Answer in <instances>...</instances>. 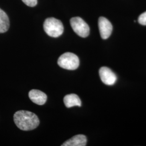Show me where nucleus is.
I'll return each mask as SVG.
<instances>
[{
	"label": "nucleus",
	"mask_w": 146,
	"mask_h": 146,
	"mask_svg": "<svg viewBox=\"0 0 146 146\" xmlns=\"http://www.w3.org/2000/svg\"><path fill=\"white\" fill-rule=\"evenodd\" d=\"M29 97L31 101L38 105H43L47 99V95L37 89H32L29 93Z\"/></svg>",
	"instance_id": "obj_7"
},
{
	"label": "nucleus",
	"mask_w": 146,
	"mask_h": 146,
	"mask_svg": "<svg viewBox=\"0 0 146 146\" xmlns=\"http://www.w3.org/2000/svg\"><path fill=\"white\" fill-rule=\"evenodd\" d=\"M138 22L143 26H146V11L141 14L138 18Z\"/></svg>",
	"instance_id": "obj_11"
},
{
	"label": "nucleus",
	"mask_w": 146,
	"mask_h": 146,
	"mask_svg": "<svg viewBox=\"0 0 146 146\" xmlns=\"http://www.w3.org/2000/svg\"><path fill=\"white\" fill-rule=\"evenodd\" d=\"M63 102L67 108H71L74 106L81 107V101L76 94H68L64 96Z\"/></svg>",
	"instance_id": "obj_9"
},
{
	"label": "nucleus",
	"mask_w": 146,
	"mask_h": 146,
	"mask_svg": "<svg viewBox=\"0 0 146 146\" xmlns=\"http://www.w3.org/2000/svg\"><path fill=\"white\" fill-rule=\"evenodd\" d=\"M100 77L102 82L105 84L111 86L115 84L117 77L115 73L110 69L106 67H102L100 69Z\"/></svg>",
	"instance_id": "obj_5"
},
{
	"label": "nucleus",
	"mask_w": 146,
	"mask_h": 146,
	"mask_svg": "<svg viewBox=\"0 0 146 146\" xmlns=\"http://www.w3.org/2000/svg\"><path fill=\"white\" fill-rule=\"evenodd\" d=\"M87 137L86 136L79 134L74 136L69 140L64 142L62 146H85L87 144Z\"/></svg>",
	"instance_id": "obj_8"
},
{
	"label": "nucleus",
	"mask_w": 146,
	"mask_h": 146,
	"mask_svg": "<svg viewBox=\"0 0 146 146\" xmlns=\"http://www.w3.org/2000/svg\"><path fill=\"white\" fill-rule=\"evenodd\" d=\"M98 25L101 38L104 40L107 39L110 36L113 31L111 23L104 17H100L99 19Z\"/></svg>",
	"instance_id": "obj_6"
},
{
	"label": "nucleus",
	"mask_w": 146,
	"mask_h": 146,
	"mask_svg": "<svg viewBox=\"0 0 146 146\" xmlns=\"http://www.w3.org/2000/svg\"><path fill=\"white\" fill-rule=\"evenodd\" d=\"M23 2L29 7H34L37 3V0H22Z\"/></svg>",
	"instance_id": "obj_12"
},
{
	"label": "nucleus",
	"mask_w": 146,
	"mask_h": 146,
	"mask_svg": "<svg viewBox=\"0 0 146 146\" xmlns=\"http://www.w3.org/2000/svg\"><path fill=\"white\" fill-rule=\"evenodd\" d=\"M10 26L9 19L7 14L0 8V33L8 31Z\"/></svg>",
	"instance_id": "obj_10"
},
{
	"label": "nucleus",
	"mask_w": 146,
	"mask_h": 146,
	"mask_svg": "<svg viewBox=\"0 0 146 146\" xmlns=\"http://www.w3.org/2000/svg\"><path fill=\"white\" fill-rule=\"evenodd\" d=\"M14 121L16 126L21 130H33L38 126L40 120L36 114L27 110H19L14 115Z\"/></svg>",
	"instance_id": "obj_1"
},
{
	"label": "nucleus",
	"mask_w": 146,
	"mask_h": 146,
	"mask_svg": "<svg viewBox=\"0 0 146 146\" xmlns=\"http://www.w3.org/2000/svg\"><path fill=\"white\" fill-rule=\"evenodd\" d=\"M58 66L61 68L73 70L78 68L80 61L78 56L72 52H65L58 58Z\"/></svg>",
	"instance_id": "obj_3"
},
{
	"label": "nucleus",
	"mask_w": 146,
	"mask_h": 146,
	"mask_svg": "<svg viewBox=\"0 0 146 146\" xmlns=\"http://www.w3.org/2000/svg\"><path fill=\"white\" fill-rule=\"evenodd\" d=\"M70 25L74 32L79 36L86 37L90 32L88 24L80 17H74L70 20Z\"/></svg>",
	"instance_id": "obj_4"
},
{
	"label": "nucleus",
	"mask_w": 146,
	"mask_h": 146,
	"mask_svg": "<svg viewBox=\"0 0 146 146\" xmlns=\"http://www.w3.org/2000/svg\"><path fill=\"white\" fill-rule=\"evenodd\" d=\"M43 28L47 35L52 37L61 36L64 31L62 22L54 17L47 19L44 22Z\"/></svg>",
	"instance_id": "obj_2"
}]
</instances>
